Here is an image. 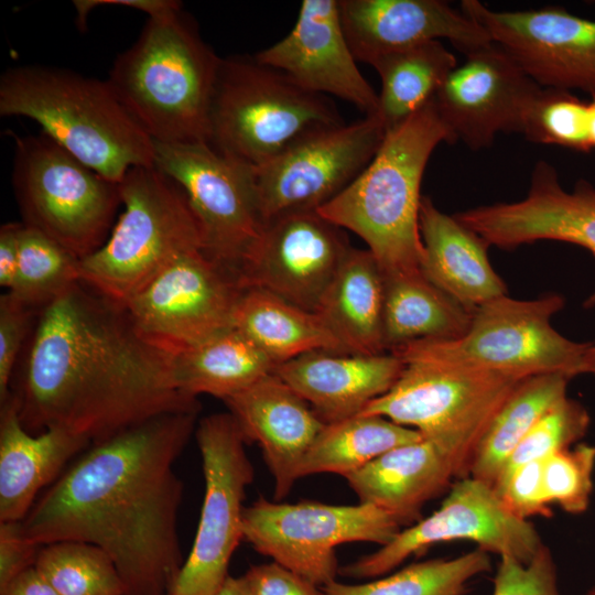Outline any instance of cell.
<instances>
[{"label":"cell","mask_w":595,"mask_h":595,"mask_svg":"<svg viewBox=\"0 0 595 595\" xmlns=\"http://www.w3.org/2000/svg\"><path fill=\"white\" fill-rule=\"evenodd\" d=\"M199 410L163 413L91 444L36 499L21 521L25 536L40 547L94 544L113 561L125 595H170L185 561L174 464Z\"/></svg>","instance_id":"1"},{"label":"cell","mask_w":595,"mask_h":595,"mask_svg":"<svg viewBox=\"0 0 595 595\" xmlns=\"http://www.w3.org/2000/svg\"><path fill=\"white\" fill-rule=\"evenodd\" d=\"M10 391L30 433L62 429L91 444L201 405L176 387L172 355L139 334L125 305L82 280L37 312Z\"/></svg>","instance_id":"2"},{"label":"cell","mask_w":595,"mask_h":595,"mask_svg":"<svg viewBox=\"0 0 595 595\" xmlns=\"http://www.w3.org/2000/svg\"><path fill=\"white\" fill-rule=\"evenodd\" d=\"M453 143L434 98L389 130L367 167L317 213L359 236L383 277L422 273L421 183L434 149Z\"/></svg>","instance_id":"3"},{"label":"cell","mask_w":595,"mask_h":595,"mask_svg":"<svg viewBox=\"0 0 595 595\" xmlns=\"http://www.w3.org/2000/svg\"><path fill=\"white\" fill-rule=\"evenodd\" d=\"M0 115L35 121L84 164L119 183L136 166L154 165V142L107 79L51 65L13 66L0 77Z\"/></svg>","instance_id":"4"},{"label":"cell","mask_w":595,"mask_h":595,"mask_svg":"<svg viewBox=\"0 0 595 595\" xmlns=\"http://www.w3.org/2000/svg\"><path fill=\"white\" fill-rule=\"evenodd\" d=\"M220 60L181 9L148 18L136 42L116 57L107 80L153 142H207Z\"/></svg>","instance_id":"5"},{"label":"cell","mask_w":595,"mask_h":595,"mask_svg":"<svg viewBox=\"0 0 595 595\" xmlns=\"http://www.w3.org/2000/svg\"><path fill=\"white\" fill-rule=\"evenodd\" d=\"M345 123L327 96L303 89L256 56L221 57L207 143L258 169L307 136Z\"/></svg>","instance_id":"6"},{"label":"cell","mask_w":595,"mask_h":595,"mask_svg":"<svg viewBox=\"0 0 595 595\" xmlns=\"http://www.w3.org/2000/svg\"><path fill=\"white\" fill-rule=\"evenodd\" d=\"M119 192L123 210L105 244L80 260V280L126 305L178 257L203 251V240L184 190L155 165L130 169Z\"/></svg>","instance_id":"7"},{"label":"cell","mask_w":595,"mask_h":595,"mask_svg":"<svg viewBox=\"0 0 595 595\" xmlns=\"http://www.w3.org/2000/svg\"><path fill=\"white\" fill-rule=\"evenodd\" d=\"M564 299L548 293L533 300L502 295L477 307L466 332L454 339L420 340L389 351L403 363L426 361L448 367L527 378L561 372L585 374L593 343L573 342L551 325Z\"/></svg>","instance_id":"8"},{"label":"cell","mask_w":595,"mask_h":595,"mask_svg":"<svg viewBox=\"0 0 595 595\" xmlns=\"http://www.w3.org/2000/svg\"><path fill=\"white\" fill-rule=\"evenodd\" d=\"M12 186L22 223L79 260L105 244L122 206L119 183L84 164L42 131L14 136Z\"/></svg>","instance_id":"9"},{"label":"cell","mask_w":595,"mask_h":595,"mask_svg":"<svg viewBox=\"0 0 595 595\" xmlns=\"http://www.w3.org/2000/svg\"><path fill=\"white\" fill-rule=\"evenodd\" d=\"M523 378L408 361L381 397L363 414L380 415L412 429L468 476L476 447L494 415Z\"/></svg>","instance_id":"10"},{"label":"cell","mask_w":595,"mask_h":595,"mask_svg":"<svg viewBox=\"0 0 595 595\" xmlns=\"http://www.w3.org/2000/svg\"><path fill=\"white\" fill-rule=\"evenodd\" d=\"M402 526L382 509L259 497L245 507L242 540L262 555L324 587L339 572L336 548L348 542L388 544Z\"/></svg>","instance_id":"11"},{"label":"cell","mask_w":595,"mask_h":595,"mask_svg":"<svg viewBox=\"0 0 595 595\" xmlns=\"http://www.w3.org/2000/svg\"><path fill=\"white\" fill-rule=\"evenodd\" d=\"M194 434L203 462L204 499L193 547L170 595H216L223 587L242 540L244 499L255 476L247 441L230 412L201 419Z\"/></svg>","instance_id":"12"},{"label":"cell","mask_w":595,"mask_h":595,"mask_svg":"<svg viewBox=\"0 0 595 595\" xmlns=\"http://www.w3.org/2000/svg\"><path fill=\"white\" fill-rule=\"evenodd\" d=\"M154 165L184 190L201 228L203 252L237 277L264 225L255 167L207 142H154Z\"/></svg>","instance_id":"13"},{"label":"cell","mask_w":595,"mask_h":595,"mask_svg":"<svg viewBox=\"0 0 595 595\" xmlns=\"http://www.w3.org/2000/svg\"><path fill=\"white\" fill-rule=\"evenodd\" d=\"M458 540L523 563L530 562L543 545L529 520L511 513L491 485L468 475L451 486L432 515L401 529L388 544L345 565L339 573L359 580L380 577L415 553Z\"/></svg>","instance_id":"14"},{"label":"cell","mask_w":595,"mask_h":595,"mask_svg":"<svg viewBox=\"0 0 595 595\" xmlns=\"http://www.w3.org/2000/svg\"><path fill=\"white\" fill-rule=\"evenodd\" d=\"M237 277L202 250L174 260L125 306L139 334L172 356L234 327Z\"/></svg>","instance_id":"15"},{"label":"cell","mask_w":595,"mask_h":595,"mask_svg":"<svg viewBox=\"0 0 595 595\" xmlns=\"http://www.w3.org/2000/svg\"><path fill=\"white\" fill-rule=\"evenodd\" d=\"M387 130L376 116L314 132L255 169L263 224L316 210L342 193L370 163Z\"/></svg>","instance_id":"16"},{"label":"cell","mask_w":595,"mask_h":595,"mask_svg":"<svg viewBox=\"0 0 595 595\" xmlns=\"http://www.w3.org/2000/svg\"><path fill=\"white\" fill-rule=\"evenodd\" d=\"M461 10L539 86L595 94V21L563 8L496 11L478 0Z\"/></svg>","instance_id":"17"},{"label":"cell","mask_w":595,"mask_h":595,"mask_svg":"<svg viewBox=\"0 0 595 595\" xmlns=\"http://www.w3.org/2000/svg\"><path fill=\"white\" fill-rule=\"evenodd\" d=\"M349 248L342 228L316 210L285 214L263 225L238 282L315 313Z\"/></svg>","instance_id":"18"},{"label":"cell","mask_w":595,"mask_h":595,"mask_svg":"<svg viewBox=\"0 0 595 595\" xmlns=\"http://www.w3.org/2000/svg\"><path fill=\"white\" fill-rule=\"evenodd\" d=\"M434 96L453 143L489 147L500 132H520L524 112L540 90L499 45L490 42L467 54Z\"/></svg>","instance_id":"19"},{"label":"cell","mask_w":595,"mask_h":595,"mask_svg":"<svg viewBox=\"0 0 595 595\" xmlns=\"http://www.w3.org/2000/svg\"><path fill=\"white\" fill-rule=\"evenodd\" d=\"M455 217L488 246L513 249L554 240L581 246L595 257V186L578 180L573 190H565L547 161L534 164L523 198L477 206ZM594 305L595 292L585 302Z\"/></svg>","instance_id":"20"},{"label":"cell","mask_w":595,"mask_h":595,"mask_svg":"<svg viewBox=\"0 0 595 595\" xmlns=\"http://www.w3.org/2000/svg\"><path fill=\"white\" fill-rule=\"evenodd\" d=\"M255 56L305 90L333 95L365 116L377 112L378 94L358 69L336 0H303L289 34Z\"/></svg>","instance_id":"21"},{"label":"cell","mask_w":595,"mask_h":595,"mask_svg":"<svg viewBox=\"0 0 595 595\" xmlns=\"http://www.w3.org/2000/svg\"><path fill=\"white\" fill-rule=\"evenodd\" d=\"M342 25L358 62L448 40L464 55L491 42L462 10L441 0H340Z\"/></svg>","instance_id":"22"},{"label":"cell","mask_w":595,"mask_h":595,"mask_svg":"<svg viewBox=\"0 0 595 595\" xmlns=\"http://www.w3.org/2000/svg\"><path fill=\"white\" fill-rule=\"evenodd\" d=\"M223 401L246 441L261 448L274 479V499L284 498L300 479V465L326 423L273 372Z\"/></svg>","instance_id":"23"},{"label":"cell","mask_w":595,"mask_h":595,"mask_svg":"<svg viewBox=\"0 0 595 595\" xmlns=\"http://www.w3.org/2000/svg\"><path fill=\"white\" fill-rule=\"evenodd\" d=\"M404 363L392 353L360 355L317 350L279 364L273 374L300 394L325 423L360 414L385 394Z\"/></svg>","instance_id":"24"},{"label":"cell","mask_w":595,"mask_h":595,"mask_svg":"<svg viewBox=\"0 0 595 595\" xmlns=\"http://www.w3.org/2000/svg\"><path fill=\"white\" fill-rule=\"evenodd\" d=\"M0 403V522H17L91 442L62 429L32 434L21 422L11 391Z\"/></svg>","instance_id":"25"},{"label":"cell","mask_w":595,"mask_h":595,"mask_svg":"<svg viewBox=\"0 0 595 595\" xmlns=\"http://www.w3.org/2000/svg\"><path fill=\"white\" fill-rule=\"evenodd\" d=\"M419 220L421 271L432 284L469 312L507 294L489 262V246L476 232L440 210L428 196L422 197Z\"/></svg>","instance_id":"26"},{"label":"cell","mask_w":595,"mask_h":595,"mask_svg":"<svg viewBox=\"0 0 595 595\" xmlns=\"http://www.w3.org/2000/svg\"><path fill=\"white\" fill-rule=\"evenodd\" d=\"M455 477L451 461L421 439L383 453L345 478L359 502L376 506L405 526L419 521L422 507Z\"/></svg>","instance_id":"27"},{"label":"cell","mask_w":595,"mask_h":595,"mask_svg":"<svg viewBox=\"0 0 595 595\" xmlns=\"http://www.w3.org/2000/svg\"><path fill=\"white\" fill-rule=\"evenodd\" d=\"M385 280L367 250L349 248L315 313L347 353H387L383 339Z\"/></svg>","instance_id":"28"},{"label":"cell","mask_w":595,"mask_h":595,"mask_svg":"<svg viewBox=\"0 0 595 595\" xmlns=\"http://www.w3.org/2000/svg\"><path fill=\"white\" fill-rule=\"evenodd\" d=\"M234 327L277 366L317 350L347 353L316 313L258 288L242 290Z\"/></svg>","instance_id":"29"},{"label":"cell","mask_w":595,"mask_h":595,"mask_svg":"<svg viewBox=\"0 0 595 595\" xmlns=\"http://www.w3.org/2000/svg\"><path fill=\"white\" fill-rule=\"evenodd\" d=\"M383 339L387 351L420 340L454 339L468 328L469 312L423 273L383 277Z\"/></svg>","instance_id":"30"},{"label":"cell","mask_w":595,"mask_h":595,"mask_svg":"<svg viewBox=\"0 0 595 595\" xmlns=\"http://www.w3.org/2000/svg\"><path fill=\"white\" fill-rule=\"evenodd\" d=\"M176 387L225 400L272 374L277 364L235 327L172 356Z\"/></svg>","instance_id":"31"},{"label":"cell","mask_w":595,"mask_h":595,"mask_svg":"<svg viewBox=\"0 0 595 595\" xmlns=\"http://www.w3.org/2000/svg\"><path fill=\"white\" fill-rule=\"evenodd\" d=\"M571 379L561 372H550L520 380L483 434L468 475L494 487L522 439L552 407L566 397Z\"/></svg>","instance_id":"32"},{"label":"cell","mask_w":595,"mask_h":595,"mask_svg":"<svg viewBox=\"0 0 595 595\" xmlns=\"http://www.w3.org/2000/svg\"><path fill=\"white\" fill-rule=\"evenodd\" d=\"M369 65L381 79L376 116L388 132L434 98L457 62L441 41H432L381 55Z\"/></svg>","instance_id":"33"},{"label":"cell","mask_w":595,"mask_h":595,"mask_svg":"<svg viewBox=\"0 0 595 595\" xmlns=\"http://www.w3.org/2000/svg\"><path fill=\"white\" fill-rule=\"evenodd\" d=\"M421 439L419 432L374 414L326 423L304 456L299 478L321 473L347 477L383 453Z\"/></svg>","instance_id":"34"},{"label":"cell","mask_w":595,"mask_h":595,"mask_svg":"<svg viewBox=\"0 0 595 595\" xmlns=\"http://www.w3.org/2000/svg\"><path fill=\"white\" fill-rule=\"evenodd\" d=\"M490 567L489 553L476 548L452 559L416 562L365 583L335 580L322 589L325 595H463L467 584Z\"/></svg>","instance_id":"35"},{"label":"cell","mask_w":595,"mask_h":595,"mask_svg":"<svg viewBox=\"0 0 595 595\" xmlns=\"http://www.w3.org/2000/svg\"><path fill=\"white\" fill-rule=\"evenodd\" d=\"M78 281L80 260L52 238L22 223L18 267L9 292L40 311Z\"/></svg>","instance_id":"36"},{"label":"cell","mask_w":595,"mask_h":595,"mask_svg":"<svg viewBox=\"0 0 595 595\" xmlns=\"http://www.w3.org/2000/svg\"><path fill=\"white\" fill-rule=\"evenodd\" d=\"M35 569L60 595H125L111 558L100 548L79 541L41 547Z\"/></svg>","instance_id":"37"},{"label":"cell","mask_w":595,"mask_h":595,"mask_svg":"<svg viewBox=\"0 0 595 595\" xmlns=\"http://www.w3.org/2000/svg\"><path fill=\"white\" fill-rule=\"evenodd\" d=\"M520 133L534 143L588 153V101L570 90L541 87L524 112Z\"/></svg>","instance_id":"38"},{"label":"cell","mask_w":595,"mask_h":595,"mask_svg":"<svg viewBox=\"0 0 595 595\" xmlns=\"http://www.w3.org/2000/svg\"><path fill=\"white\" fill-rule=\"evenodd\" d=\"M589 423L591 418L584 405L566 396L522 439L496 483L524 464L543 461L555 452L577 444L586 434Z\"/></svg>","instance_id":"39"},{"label":"cell","mask_w":595,"mask_h":595,"mask_svg":"<svg viewBox=\"0 0 595 595\" xmlns=\"http://www.w3.org/2000/svg\"><path fill=\"white\" fill-rule=\"evenodd\" d=\"M595 446L577 443L542 461V485L550 505L570 515L585 512L594 488Z\"/></svg>","instance_id":"40"},{"label":"cell","mask_w":595,"mask_h":595,"mask_svg":"<svg viewBox=\"0 0 595 595\" xmlns=\"http://www.w3.org/2000/svg\"><path fill=\"white\" fill-rule=\"evenodd\" d=\"M491 595H562L550 549L543 544L528 563L500 556Z\"/></svg>","instance_id":"41"},{"label":"cell","mask_w":595,"mask_h":595,"mask_svg":"<svg viewBox=\"0 0 595 595\" xmlns=\"http://www.w3.org/2000/svg\"><path fill=\"white\" fill-rule=\"evenodd\" d=\"M37 312L9 291L0 296V402L10 393L14 366Z\"/></svg>","instance_id":"42"},{"label":"cell","mask_w":595,"mask_h":595,"mask_svg":"<svg viewBox=\"0 0 595 595\" xmlns=\"http://www.w3.org/2000/svg\"><path fill=\"white\" fill-rule=\"evenodd\" d=\"M494 488L507 509L521 519L551 515L542 485V461L520 466Z\"/></svg>","instance_id":"43"},{"label":"cell","mask_w":595,"mask_h":595,"mask_svg":"<svg viewBox=\"0 0 595 595\" xmlns=\"http://www.w3.org/2000/svg\"><path fill=\"white\" fill-rule=\"evenodd\" d=\"M241 578L246 595H325L322 587L273 561L251 565Z\"/></svg>","instance_id":"44"},{"label":"cell","mask_w":595,"mask_h":595,"mask_svg":"<svg viewBox=\"0 0 595 595\" xmlns=\"http://www.w3.org/2000/svg\"><path fill=\"white\" fill-rule=\"evenodd\" d=\"M40 549L25 536L21 521L0 522V588L34 566Z\"/></svg>","instance_id":"45"},{"label":"cell","mask_w":595,"mask_h":595,"mask_svg":"<svg viewBox=\"0 0 595 595\" xmlns=\"http://www.w3.org/2000/svg\"><path fill=\"white\" fill-rule=\"evenodd\" d=\"M73 6L77 12L76 24L80 30H85L87 15L100 6H118L142 11L149 18L166 15L183 9L176 0H75Z\"/></svg>","instance_id":"46"},{"label":"cell","mask_w":595,"mask_h":595,"mask_svg":"<svg viewBox=\"0 0 595 595\" xmlns=\"http://www.w3.org/2000/svg\"><path fill=\"white\" fill-rule=\"evenodd\" d=\"M22 223H6L0 227V285L11 289L18 267L19 236Z\"/></svg>","instance_id":"47"},{"label":"cell","mask_w":595,"mask_h":595,"mask_svg":"<svg viewBox=\"0 0 595 595\" xmlns=\"http://www.w3.org/2000/svg\"><path fill=\"white\" fill-rule=\"evenodd\" d=\"M0 595H60L41 575L35 566L29 567L12 578Z\"/></svg>","instance_id":"48"},{"label":"cell","mask_w":595,"mask_h":595,"mask_svg":"<svg viewBox=\"0 0 595 595\" xmlns=\"http://www.w3.org/2000/svg\"><path fill=\"white\" fill-rule=\"evenodd\" d=\"M216 595H246L245 585L241 576H228L223 587Z\"/></svg>","instance_id":"49"},{"label":"cell","mask_w":595,"mask_h":595,"mask_svg":"<svg viewBox=\"0 0 595 595\" xmlns=\"http://www.w3.org/2000/svg\"><path fill=\"white\" fill-rule=\"evenodd\" d=\"M588 101V131L592 149H595V94L591 95Z\"/></svg>","instance_id":"50"},{"label":"cell","mask_w":595,"mask_h":595,"mask_svg":"<svg viewBox=\"0 0 595 595\" xmlns=\"http://www.w3.org/2000/svg\"><path fill=\"white\" fill-rule=\"evenodd\" d=\"M585 374L595 375V344L594 343L591 345L586 354Z\"/></svg>","instance_id":"51"},{"label":"cell","mask_w":595,"mask_h":595,"mask_svg":"<svg viewBox=\"0 0 595 595\" xmlns=\"http://www.w3.org/2000/svg\"><path fill=\"white\" fill-rule=\"evenodd\" d=\"M584 595H595V584L591 586V588L587 589Z\"/></svg>","instance_id":"52"}]
</instances>
